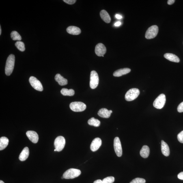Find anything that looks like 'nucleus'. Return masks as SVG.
I'll list each match as a JSON object with an SVG mask.
<instances>
[{"instance_id":"1a4fd4ad","label":"nucleus","mask_w":183,"mask_h":183,"mask_svg":"<svg viewBox=\"0 0 183 183\" xmlns=\"http://www.w3.org/2000/svg\"><path fill=\"white\" fill-rule=\"evenodd\" d=\"M29 81L32 86L37 91H42L43 87L41 82L34 76H31L30 78Z\"/></svg>"},{"instance_id":"a211bd4d","label":"nucleus","mask_w":183,"mask_h":183,"mask_svg":"<svg viewBox=\"0 0 183 183\" xmlns=\"http://www.w3.org/2000/svg\"><path fill=\"white\" fill-rule=\"evenodd\" d=\"M161 150L162 154L166 157L168 156L170 150L168 145L163 141H161Z\"/></svg>"},{"instance_id":"a19ab883","label":"nucleus","mask_w":183,"mask_h":183,"mask_svg":"<svg viewBox=\"0 0 183 183\" xmlns=\"http://www.w3.org/2000/svg\"><path fill=\"white\" fill-rule=\"evenodd\" d=\"M102 57H104V55H103V56H102Z\"/></svg>"},{"instance_id":"4c0bfd02","label":"nucleus","mask_w":183,"mask_h":183,"mask_svg":"<svg viewBox=\"0 0 183 183\" xmlns=\"http://www.w3.org/2000/svg\"><path fill=\"white\" fill-rule=\"evenodd\" d=\"M1 26H0V35H1Z\"/></svg>"},{"instance_id":"b1692460","label":"nucleus","mask_w":183,"mask_h":183,"mask_svg":"<svg viewBox=\"0 0 183 183\" xmlns=\"http://www.w3.org/2000/svg\"><path fill=\"white\" fill-rule=\"evenodd\" d=\"M61 93L64 96H73L74 95L75 91L73 89H68L63 88L61 91Z\"/></svg>"},{"instance_id":"f257e3e1","label":"nucleus","mask_w":183,"mask_h":183,"mask_svg":"<svg viewBox=\"0 0 183 183\" xmlns=\"http://www.w3.org/2000/svg\"><path fill=\"white\" fill-rule=\"evenodd\" d=\"M15 62V56L11 54L7 57L5 65V72L7 76H10L13 70Z\"/></svg>"},{"instance_id":"bb28decb","label":"nucleus","mask_w":183,"mask_h":183,"mask_svg":"<svg viewBox=\"0 0 183 183\" xmlns=\"http://www.w3.org/2000/svg\"><path fill=\"white\" fill-rule=\"evenodd\" d=\"M15 45L17 48L20 51L24 52L25 51V46L23 42L20 41H18V42H16Z\"/></svg>"},{"instance_id":"f03ea898","label":"nucleus","mask_w":183,"mask_h":183,"mask_svg":"<svg viewBox=\"0 0 183 183\" xmlns=\"http://www.w3.org/2000/svg\"><path fill=\"white\" fill-rule=\"evenodd\" d=\"M81 172L79 170L71 168L67 170L63 173V178L66 179H73L81 174Z\"/></svg>"},{"instance_id":"20e7f679","label":"nucleus","mask_w":183,"mask_h":183,"mask_svg":"<svg viewBox=\"0 0 183 183\" xmlns=\"http://www.w3.org/2000/svg\"><path fill=\"white\" fill-rule=\"evenodd\" d=\"M66 141L62 136H59L55 139L54 142L55 149L57 152H60L64 148Z\"/></svg>"},{"instance_id":"6ab92c4d","label":"nucleus","mask_w":183,"mask_h":183,"mask_svg":"<svg viewBox=\"0 0 183 183\" xmlns=\"http://www.w3.org/2000/svg\"><path fill=\"white\" fill-rule=\"evenodd\" d=\"M164 57L169 61L175 63H179L180 59L179 57L174 54L167 53L164 54Z\"/></svg>"},{"instance_id":"4468645a","label":"nucleus","mask_w":183,"mask_h":183,"mask_svg":"<svg viewBox=\"0 0 183 183\" xmlns=\"http://www.w3.org/2000/svg\"><path fill=\"white\" fill-rule=\"evenodd\" d=\"M112 112L111 110H108L106 108H102L99 110L98 114L99 116L104 118H109Z\"/></svg>"},{"instance_id":"dca6fc26","label":"nucleus","mask_w":183,"mask_h":183,"mask_svg":"<svg viewBox=\"0 0 183 183\" xmlns=\"http://www.w3.org/2000/svg\"><path fill=\"white\" fill-rule=\"evenodd\" d=\"M29 151L28 147H26L23 149L19 157V159L21 161H25L29 156Z\"/></svg>"},{"instance_id":"6e6552de","label":"nucleus","mask_w":183,"mask_h":183,"mask_svg":"<svg viewBox=\"0 0 183 183\" xmlns=\"http://www.w3.org/2000/svg\"><path fill=\"white\" fill-rule=\"evenodd\" d=\"M99 78L98 73L95 71L91 72L89 85L92 89H95L98 87L99 84Z\"/></svg>"},{"instance_id":"ea45409f","label":"nucleus","mask_w":183,"mask_h":183,"mask_svg":"<svg viewBox=\"0 0 183 183\" xmlns=\"http://www.w3.org/2000/svg\"><path fill=\"white\" fill-rule=\"evenodd\" d=\"M54 151H56V149H55V150H54Z\"/></svg>"},{"instance_id":"4be33fe9","label":"nucleus","mask_w":183,"mask_h":183,"mask_svg":"<svg viewBox=\"0 0 183 183\" xmlns=\"http://www.w3.org/2000/svg\"><path fill=\"white\" fill-rule=\"evenodd\" d=\"M150 149L147 145H144L140 151V155L143 158H147L148 157L150 154Z\"/></svg>"},{"instance_id":"7ed1b4c3","label":"nucleus","mask_w":183,"mask_h":183,"mask_svg":"<svg viewBox=\"0 0 183 183\" xmlns=\"http://www.w3.org/2000/svg\"><path fill=\"white\" fill-rule=\"evenodd\" d=\"M140 94L139 89L137 88H132L129 90L125 95V98L127 101H132L137 98Z\"/></svg>"},{"instance_id":"a878e982","label":"nucleus","mask_w":183,"mask_h":183,"mask_svg":"<svg viewBox=\"0 0 183 183\" xmlns=\"http://www.w3.org/2000/svg\"><path fill=\"white\" fill-rule=\"evenodd\" d=\"M11 38L14 40L20 41L22 40V37L17 32L13 31L11 34Z\"/></svg>"},{"instance_id":"7c9ffc66","label":"nucleus","mask_w":183,"mask_h":183,"mask_svg":"<svg viewBox=\"0 0 183 183\" xmlns=\"http://www.w3.org/2000/svg\"><path fill=\"white\" fill-rule=\"evenodd\" d=\"M177 111L180 113L183 112V102L179 104L177 108Z\"/></svg>"},{"instance_id":"c9c22d12","label":"nucleus","mask_w":183,"mask_h":183,"mask_svg":"<svg viewBox=\"0 0 183 183\" xmlns=\"http://www.w3.org/2000/svg\"><path fill=\"white\" fill-rule=\"evenodd\" d=\"M116 17L117 19H120L122 18V16L120 15L116 14Z\"/></svg>"},{"instance_id":"412c9836","label":"nucleus","mask_w":183,"mask_h":183,"mask_svg":"<svg viewBox=\"0 0 183 183\" xmlns=\"http://www.w3.org/2000/svg\"><path fill=\"white\" fill-rule=\"evenodd\" d=\"M100 16L102 19L106 23H109L111 18L108 13L105 10H102L100 12Z\"/></svg>"},{"instance_id":"cd10ccee","label":"nucleus","mask_w":183,"mask_h":183,"mask_svg":"<svg viewBox=\"0 0 183 183\" xmlns=\"http://www.w3.org/2000/svg\"><path fill=\"white\" fill-rule=\"evenodd\" d=\"M115 181L114 177L109 176L106 177L102 180V183H113Z\"/></svg>"},{"instance_id":"f704fd0d","label":"nucleus","mask_w":183,"mask_h":183,"mask_svg":"<svg viewBox=\"0 0 183 183\" xmlns=\"http://www.w3.org/2000/svg\"><path fill=\"white\" fill-rule=\"evenodd\" d=\"M121 25V22H118L114 24V25L115 26H119Z\"/></svg>"},{"instance_id":"f3484780","label":"nucleus","mask_w":183,"mask_h":183,"mask_svg":"<svg viewBox=\"0 0 183 183\" xmlns=\"http://www.w3.org/2000/svg\"><path fill=\"white\" fill-rule=\"evenodd\" d=\"M130 69L128 68H125L118 70L114 73L113 75L115 77H120L124 75L129 73L131 72Z\"/></svg>"},{"instance_id":"423d86ee","label":"nucleus","mask_w":183,"mask_h":183,"mask_svg":"<svg viewBox=\"0 0 183 183\" xmlns=\"http://www.w3.org/2000/svg\"><path fill=\"white\" fill-rule=\"evenodd\" d=\"M166 102L165 95L162 94L159 95L155 100L153 106L156 109H161L165 106Z\"/></svg>"},{"instance_id":"2f4dec72","label":"nucleus","mask_w":183,"mask_h":183,"mask_svg":"<svg viewBox=\"0 0 183 183\" xmlns=\"http://www.w3.org/2000/svg\"><path fill=\"white\" fill-rule=\"evenodd\" d=\"M63 1L68 4L73 5L75 3L76 1V0H63Z\"/></svg>"},{"instance_id":"72a5a7b5","label":"nucleus","mask_w":183,"mask_h":183,"mask_svg":"<svg viewBox=\"0 0 183 183\" xmlns=\"http://www.w3.org/2000/svg\"><path fill=\"white\" fill-rule=\"evenodd\" d=\"M175 0H169L168 1V4L169 5H172L174 3Z\"/></svg>"},{"instance_id":"393cba45","label":"nucleus","mask_w":183,"mask_h":183,"mask_svg":"<svg viewBox=\"0 0 183 183\" xmlns=\"http://www.w3.org/2000/svg\"><path fill=\"white\" fill-rule=\"evenodd\" d=\"M88 124L90 126L98 127L100 126V122L98 119H95L94 117H92L88 120Z\"/></svg>"},{"instance_id":"473e14b6","label":"nucleus","mask_w":183,"mask_h":183,"mask_svg":"<svg viewBox=\"0 0 183 183\" xmlns=\"http://www.w3.org/2000/svg\"><path fill=\"white\" fill-rule=\"evenodd\" d=\"M178 178L180 180H183V172L179 174L178 175Z\"/></svg>"},{"instance_id":"0eeeda50","label":"nucleus","mask_w":183,"mask_h":183,"mask_svg":"<svg viewBox=\"0 0 183 183\" xmlns=\"http://www.w3.org/2000/svg\"><path fill=\"white\" fill-rule=\"evenodd\" d=\"M158 32V27L157 26L153 25L149 28L146 31L145 37L147 39H151L155 37Z\"/></svg>"},{"instance_id":"2eb2a0df","label":"nucleus","mask_w":183,"mask_h":183,"mask_svg":"<svg viewBox=\"0 0 183 183\" xmlns=\"http://www.w3.org/2000/svg\"><path fill=\"white\" fill-rule=\"evenodd\" d=\"M67 32L70 34L78 35L81 33V30L79 28L74 26H71L67 29Z\"/></svg>"},{"instance_id":"ddd939ff","label":"nucleus","mask_w":183,"mask_h":183,"mask_svg":"<svg viewBox=\"0 0 183 183\" xmlns=\"http://www.w3.org/2000/svg\"><path fill=\"white\" fill-rule=\"evenodd\" d=\"M26 135L32 142L34 143L38 142L39 137L36 132L32 131H29L26 133Z\"/></svg>"},{"instance_id":"c756f323","label":"nucleus","mask_w":183,"mask_h":183,"mask_svg":"<svg viewBox=\"0 0 183 183\" xmlns=\"http://www.w3.org/2000/svg\"><path fill=\"white\" fill-rule=\"evenodd\" d=\"M177 139L180 142L183 143V131L178 134Z\"/></svg>"},{"instance_id":"9b49d317","label":"nucleus","mask_w":183,"mask_h":183,"mask_svg":"<svg viewBox=\"0 0 183 183\" xmlns=\"http://www.w3.org/2000/svg\"><path fill=\"white\" fill-rule=\"evenodd\" d=\"M106 48L104 44L99 43L96 45L95 48V52L98 57H102L106 52Z\"/></svg>"},{"instance_id":"39448f33","label":"nucleus","mask_w":183,"mask_h":183,"mask_svg":"<svg viewBox=\"0 0 183 183\" xmlns=\"http://www.w3.org/2000/svg\"><path fill=\"white\" fill-rule=\"evenodd\" d=\"M86 105L81 102H72L70 105V109L76 112L83 111L86 109Z\"/></svg>"},{"instance_id":"c85d7f7f","label":"nucleus","mask_w":183,"mask_h":183,"mask_svg":"<svg viewBox=\"0 0 183 183\" xmlns=\"http://www.w3.org/2000/svg\"><path fill=\"white\" fill-rule=\"evenodd\" d=\"M145 182L144 179L137 178L134 179L130 183H145Z\"/></svg>"},{"instance_id":"f8f14e48","label":"nucleus","mask_w":183,"mask_h":183,"mask_svg":"<svg viewBox=\"0 0 183 183\" xmlns=\"http://www.w3.org/2000/svg\"><path fill=\"white\" fill-rule=\"evenodd\" d=\"M102 141L100 138H95L91 143L90 145V149L93 152H95L98 150L101 146Z\"/></svg>"},{"instance_id":"58836bf2","label":"nucleus","mask_w":183,"mask_h":183,"mask_svg":"<svg viewBox=\"0 0 183 183\" xmlns=\"http://www.w3.org/2000/svg\"><path fill=\"white\" fill-rule=\"evenodd\" d=\"M0 183H5L2 180H0Z\"/></svg>"},{"instance_id":"e433bc0d","label":"nucleus","mask_w":183,"mask_h":183,"mask_svg":"<svg viewBox=\"0 0 183 183\" xmlns=\"http://www.w3.org/2000/svg\"><path fill=\"white\" fill-rule=\"evenodd\" d=\"M93 183H102V182L101 180H98L95 181Z\"/></svg>"},{"instance_id":"5701e85b","label":"nucleus","mask_w":183,"mask_h":183,"mask_svg":"<svg viewBox=\"0 0 183 183\" xmlns=\"http://www.w3.org/2000/svg\"><path fill=\"white\" fill-rule=\"evenodd\" d=\"M9 142V140L7 138L2 137L0 139V150H4L7 146Z\"/></svg>"},{"instance_id":"9d476101","label":"nucleus","mask_w":183,"mask_h":183,"mask_svg":"<svg viewBox=\"0 0 183 183\" xmlns=\"http://www.w3.org/2000/svg\"><path fill=\"white\" fill-rule=\"evenodd\" d=\"M114 147L117 156L120 157L122 156V151L120 140L118 137H115L114 139Z\"/></svg>"},{"instance_id":"aec40b11","label":"nucleus","mask_w":183,"mask_h":183,"mask_svg":"<svg viewBox=\"0 0 183 183\" xmlns=\"http://www.w3.org/2000/svg\"><path fill=\"white\" fill-rule=\"evenodd\" d=\"M55 81L58 82L59 84L61 86L66 85L68 84V81L63 77L61 75L57 74L55 76Z\"/></svg>"}]
</instances>
